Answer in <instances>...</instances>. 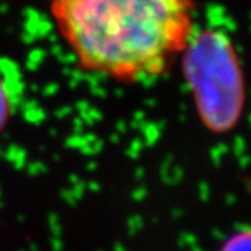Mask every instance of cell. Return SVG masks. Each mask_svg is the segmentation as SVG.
<instances>
[{
	"instance_id": "obj_2",
	"label": "cell",
	"mask_w": 251,
	"mask_h": 251,
	"mask_svg": "<svg viewBox=\"0 0 251 251\" xmlns=\"http://www.w3.org/2000/svg\"><path fill=\"white\" fill-rule=\"evenodd\" d=\"M180 56L203 126L217 135L231 132L244 115L247 89L238 51L230 38L218 29L194 30Z\"/></svg>"
},
{
	"instance_id": "obj_1",
	"label": "cell",
	"mask_w": 251,
	"mask_h": 251,
	"mask_svg": "<svg viewBox=\"0 0 251 251\" xmlns=\"http://www.w3.org/2000/svg\"><path fill=\"white\" fill-rule=\"evenodd\" d=\"M79 67L121 83L164 75L194 29L192 0H50Z\"/></svg>"
},
{
	"instance_id": "obj_4",
	"label": "cell",
	"mask_w": 251,
	"mask_h": 251,
	"mask_svg": "<svg viewBox=\"0 0 251 251\" xmlns=\"http://www.w3.org/2000/svg\"><path fill=\"white\" fill-rule=\"evenodd\" d=\"M220 251H251V228L231 235Z\"/></svg>"
},
{
	"instance_id": "obj_3",
	"label": "cell",
	"mask_w": 251,
	"mask_h": 251,
	"mask_svg": "<svg viewBox=\"0 0 251 251\" xmlns=\"http://www.w3.org/2000/svg\"><path fill=\"white\" fill-rule=\"evenodd\" d=\"M14 103H15L14 91L3 73V70H0V136L5 132L6 126L11 120V115L14 112Z\"/></svg>"
}]
</instances>
